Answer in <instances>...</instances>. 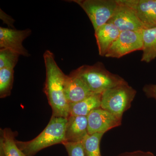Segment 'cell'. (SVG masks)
<instances>
[{
    "mask_svg": "<svg viewBox=\"0 0 156 156\" xmlns=\"http://www.w3.org/2000/svg\"><path fill=\"white\" fill-rule=\"evenodd\" d=\"M14 69L5 68L0 69V97L9 96L11 94L14 81Z\"/></svg>",
    "mask_w": 156,
    "mask_h": 156,
    "instance_id": "18",
    "label": "cell"
},
{
    "mask_svg": "<svg viewBox=\"0 0 156 156\" xmlns=\"http://www.w3.org/2000/svg\"><path fill=\"white\" fill-rule=\"evenodd\" d=\"M101 94H94L83 100L69 104L70 115L87 116L92 111L101 108Z\"/></svg>",
    "mask_w": 156,
    "mask_h": 156,
    "instance_id": "14",
    "label": "cell"
},
{
    "mask_svg": "<svg viewBox=\"0 0 156 156\" xmlns=\"http://www.w3.org/2000/svg\"><path fill=\"white\" fill-rule=\"evenodd\" d=\"M67 118L52 116L41 133L26 142L17 141L18 147L26 156H34L40 151L55 144L65 142Z\"/></svg>",
    "mask_w": 156,
    "mask_h": 156,
    "instance_id": "2",
    "label": "cell"
},
{
    "mask_svg": "<svg viewBox=\"0 0 156 156\" xmlns=\"http://www.w3.org/2000/svg\"><path fill=\"white\" fill-rule=\"evenodd\" d=\"M121 31L114 24L107 23L95 31V36L101 56H105Z\"/></svg>",
    "mask_w": 156,
    "mask_h": 156,
    "instance_id": "13",
    "label": "cell"
},
{
    "mask_svg": "<svg viewBox=\"0 0 156 156\" xmlns=\"http://www.w3.org/2000/svg\"><path fill=\"white\" fill-rule=\"evenodd\" d=\"M15 135L10 128L1 129L0 147L2 148L5 156H26L17 145Z\"/></svg>",
    "mask_w": 156,
    "mask_h": 156,
    "instance_id": "16",
    "label": "cell"
},
{
    "mask_svg": "<svg viewBox=\"0 0 156 156\" xmlns=\"http://www.w3.org/2000/svg\"><path fill=\"white\" fill-rule=\"evenodd\" d=\"M87 14L96 30L108 22L119 4L117 0H73Z\"/></svg>",
    "mask_w": 156,
    "mask_h": 156,
    "instance_id": "5",
    "label": "cell"
},
{
    "mask_svg": "<svg viewBox=\"0 0 156 156\" xmlns=\"http://www.w3.org/2000/svg\"><path fill=\"white\" fill-rule=\"evenodd\" d=\"M118 156H155V155L151 152L144 151L139 150L125 152L121 154Z\"/></svg>",
    "mask_w": 156,
    "mask_h": 156,
    "instance_id": "22",
    "label": "cell"
},
{
    "mask_svg": "<svg viewBox=\"0 0 156 156\" xmlns=\"http://www.w3.org/2000/svg\"><path fill=\"white\" fill-rule=\"evenodd\" d=\"M88 134L87 116L69 115L66 123L65 142H82Z\"/></svg>",
    "mask_w": 156,
    "mask_h": 156,
    "instance_id": "12",
    "label": "cell"
},
{
    "mask_svg": "<svg viewBox=\"0 0 156 156\" xmlns=\"http://www.w3.org/2000/svg\"><path fill=\"white\" fill-rule=\"evenodd\" d=\"M143 90L147 97L154 98L156 100V85L150 84L145 85Z\"/></svg>",
    "mask_w": 156,
    "mask_h": 156,
    "instance_id": "21",
    "label": "cell"
},
{
    "mask_svg": "<svg viewBox=\"0 0 156 156\" xmlns=\"http://www.w3.org/2000/svg\"><path fill=\"white\" fill-rule=\"evenodd\" d=\"M143 48L141 61L149 63L156 58V27L142 30Z\"/></svg>",
    "mask_w": 156,
    "mask_h": 156,
    "instance_id": "15",
    "label": "cell"
},
{
    "mask_svg": "<svg viewBox=\"0 0 156 156\" xmlns=\"http://www.w3.org/2000/svg\"><path fill=\"white\" fill-rule=\"evenodd\" d=\"M136 93L128 83L113 87L101 94V108L122 120L124 113L131 107Z\"/></svg>",
    "mask_w": 156,
    "mask_h": 156,
    "instance_id": "4",
    "label": "cell"
},
{
    "mask_svg": "<svg viewBox=\"0 0 156 156\" xmlns=\"http://www.w3.org/2000/svg\"><path fill=\"white\" fill-rule=\"evenodd\" d=\"M143 48L142 30L124 31L121 32L105 57L120 58L134 51L142 50Z\"/></svg>",
    "mask_w": 156,
    "mask_h": 156,
    "instance_id": "6",
    "label": "cell"
},
{
    "mask_svg": "<svg viewBox=\"0 0 156 156\" xmlns=\"http://www.w3.org/2000/svg\"><path fill=\"white\" fill-rule=\"evenodd\" d=\"M104 133H96L87 135L82 141L86 156H102L101 154V140Z\"/></svg>",
    "mask_w": 156,
    "mask_h": 156,
    "instance_id": "17",
    "label": "cell"
},
{
    "mask_svg": "<svg viewBox=\"0 0 156 156\" xmlns=\"http://www.w3.org/2000/svg\"><path fill=\"white\" fill-rule=\"evenodd\" d=\"M46 79L44 91L53 111L52 116L68 118L69 104L65 94V74L55 61L52 52L47 50L44 54Z\"/></svg>",
    "mask_w": 156,
    "mask_h": 156,
    "instance_id": "1",
    "label": "cell"
},
{
    "mask_svg": "<svg viewBox=\"0 0 156 156\" xmlns=\"http://www.w3.org/2000/svg\"><path fill=\"white\" fill-rule=\"evenodd\" d=\"M94 94H102L108 89L127 82L118 75L110 72L102 62L84 65L73 71Z\"/></svg>",
    "mask_w": 156,
    "mask_h": 156,
    "instance_id": "3",
    "label": "cell"
},
{
    "mask_svg": "<svg viewBox=\"0 0 156 156\" xmlns=\"http://www.w3.org/2000/svg\"><path fill=\"white\" fill-rule=\"evenodd\" d=\"M62 144L65 147L69 156H86L82 142H65Z\"/></svg>",
    "mask_w": 156,
    "mask_h": 156,
    "instance_id": "20",
    "label": "cell"
},
{
    "mask_svg": "<svg viewBox=\"0 0 156 156\" xmlns=\"http://www.w3.org/2000/svg\"><path fill=\"white\" fill-rule=\"evenodd\" d=\"M118 2L119 6L113 16L108 23L114 24L121 32L138 31L145 29L142 23L131 8Z\"/></svg>",
    "mask_w": 156,
    "mask_h": 156,
    "instance_id": "10",
    "label": "cell"
},
{
    "mask_svg": "<svg viewBox=\"0 0 156 156\" xmlns=\"http://www.w3.org/2000/svg\"><path fill=\"white\" fill-rule=\"evenodd\" d=\"M20 55L9 49L0 50V69L5 68L14 69Z\"/></svg>",
    "mask_w": 156,
    "mask_h": 156,
    "instance_id": "19",
    "label": "cell"
},
{
    "mask_svg": "<svg viewBox=\"0 0 156 156\" xmlns=\"http://www.w3.org/2000/svg\"><path fill=\"white\" fill-rule=\"evenodd\" d=\"M1 19L5 23H7L8 25L13 26V20H14L9 15H7L4 11L1 9Z\"/></svg>",
    "mask_w": 156,
    "mask_h": 156,
    "instance_id": "23",
    "label": "cell"
},
{
    "mask_svg": "<svg viewBox=\"0 0 156 156\" xmlns=\"http://www.w3.org/2000/svg\"><path fill=\"white\" fill-rule=\"evenodd\" d=\"M65 94L69 104L81 101L94 93L89 90L83 81L73 71L66 76Z\"/></svg>",
    "mask_w": 156,
    "mask_h": 156,
    "instance_id": "11",
    "label": "cell"
},
{
    "mask_svg": "<svg viewBox=\"0 0 156 156\" xmlns=\"http://www.w3.org/2000/svg\"><path fill=\"white\" fill-rule=\"evenodd\" d=\"M0 156H5L4 152L2 151H0Z\"/></svg>",
    "mask_w": 156,
    "mask_h": 156,
    "instance_id": "24",
    "label": "cell"
},
{
    "mask_svg": "<svg viewBox=\"0 0 156 156\" xmlns=\"http://www.w3.org/2000/svg\"><path fill=\"white\" fill-rule=\"evenodd\" d=\"M135 12L145 29L156 27V0H118Z\"/></svg>",
    "mask_w": 156,
    "mask_h": 156,
    "instance_id": "9",
    "label": "cell"
},
{
    "mask_svg": "<svg viewBox=\"0 0 156 156\" xmlns=\"http://www.w3.org/2000/svg\"><path fill=\"white\" fill-rule=\"evenodd\" d=\"M88 134L105 133L107 131L121 126L122 120L101 108L91 112L87 116Z\"/></svg>",
    "mask_w": 156,
    "mask_h": 156,
    "instance_id": "7",
    "label": "cell"
},
{
    "mask_svg": "<svg viewBox=\"0 0 156 156\" xmlns=\"http://www.w3.org/2000/svg\"><path fill=\"white\" fill-rule=\"evenodd\" d=\"M31 34L30 29L18 30L0 27V48L13 50L20 55L29 57L30 54L23 45V42Z\"/></svg>",
    "mask_w": 156,
    "mask_h": 156,
    "instance_id": "8",
    "label": "cell"
}]
</instances>
